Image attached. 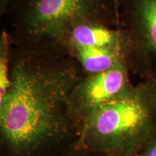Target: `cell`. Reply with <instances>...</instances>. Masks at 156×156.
Listing matches in <instances>:
<instances>
[{
	"label": "cell",
	"instance_id": "cell-1",
	"mask_svg": "<svg viewBox=\"0 0 156 156\" xmlns=\"http://www.w3.org/2000/svg\"><path fill=\"white\" fill-rule=\"evenodd\" d=\"M84 76L60 52L12 46L9 85L0 98V156H66L80 140L68 97Z\"/></svg>",
	"mask_w": 156,
	"mask_h": 156
},
{
	"label": "cell",
	"instance_id": "cell-2",
	"mask_svg": "<svg viewBox=\"0 0 156 156\" xmlns=\"http://www.w3.org/2000/svg\"><path fill=\"white\" fill-rule=\"evenodd\" d=\"M12 46L58 52L70 26L94 20L122 27L120 0H10L5 16Z\"/></svg>",
	"mask_w": 156,
	"mask_h": 156
},
{
	"label": "cell",
	"instance_id": "cell-3",
	"mask_svg": "<svg viewBox=\"0 0 156 156\" xmlns=\"http://www.w3.org/2000/svg\"><path fill=\"white\" fill-rule=\"evenodd\" d=\"M155 128L156 80H142L101 108L75 148L112 156H136Z\"/></svg>",
	"mask_w": 156,
	"mask_h": 156
},
{
	"label": "cell",
	"instance_id": "cell-4",
	"mask_svg": "<svg viewBox=\"0 0 156 156\" xmlns=\"http://www.w3.org/2000/svg\"><path fill=\"white\" fill-rule=\"evenodd\" d=\"M58 52L69 56L84 75H89L121 65H127L130 69L132 48L122 27L82 20L66 31Z\"/></svg>",
	"mask_w": 156,
	"mask_h": 156
},
{
	"label": "cell",
	"instance_id": "cell-5",
	"mask_svg": "<svg viewBox=\"0 0 156 156\" xmlns=\"http://www.w3.org/2000/svg\"><path fill=\"white\" fill-rule=\"evenodd\" d=\"M131 74L127 65H121L103 73L84 75L76 84L68 97V108L80 137L101 108L133 88Z\"/></svg>",
	"mask_w": 156,
	"mask_h": 156
},
{
	"label": "cell",
	"instance_id": "cell-6",
	"mask_svg": "<svg viewBox=\"0 0 156 156\" xmlns=\"http://www.w3.org/2000/svg\"><path fill=\"white\" fill-rule=\"evenodd\" d=\"M122 27L132 43L131 73L156 80V0H120Z\"/></svg>",
	"mask_w": 156,
	"mask_h": 156
},
{
	"label": "cell",
	"instance_id": "cell-7",
	"mask_svg": "<svg viewBox=\"0 0 156 156\" xmlns=\"http://www.w3.org/2000/svg\"><path fill=\"white\" fill-rule=\"evenodd\" d=\"M12 44L9 34L4 28L0 37V98L7 93L11 69Z\"/></svg>",
	"mask_w": 156,
	"mask_h": 156
},
{
	"label": "cell",
	"instance_id": "cell-8",
	"mask_svg": "<svg viewBox=\"0 0 156 156\" xmlns=\"http://www.w3.org/2000/svg\"><path fill=\"white\" fill-rule=\"evenodd\" d=\"M136 156H156V128Z\"/></svg>",
	"mask_w": 156,
	"mask_h": 156
},
{
	"label": "cell",
	"instance_id": "cell-9",
	"mask_svg": "<svg viewBox=\"0 0 156 156\" xmlns=\"http://www.w3.org/2000/svg\"><path fill=\"white\" fill-rule=\"evenodd\" d=\"M66 156H112L101 152L93 151L82 147L74 148Z\"/></svg>",
	"mask_w": 156,
	"mask_h": 156
},
{
	"label": "cell",
	"instance_id": "cell-10",
	"mask_svg": "<svg viewBox=\"0 0 156 156\" xmlns=\"http://www.w3.org/2000/svg\"><path fill=\"white\" fill-rule=\"evenodd\" d=\"M9 2L10 0H0V15L2 17L5 16Z\"/></svg>",
	"mask_w": 156,
	"mask_h": 156
}]
</instances>
